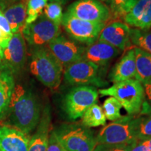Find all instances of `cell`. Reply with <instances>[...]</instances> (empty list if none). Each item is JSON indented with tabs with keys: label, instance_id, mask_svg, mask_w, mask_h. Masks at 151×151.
<instances>
[{
	"label": "cell",
	"instance_id": "cell-24",
	"mask_svg": "<svg viewBox=\"0 0 151 151\" xmlns=\"http://www.w3.org/2000/svg\"><path fill=\"white\" fill-rule=\"evenodd\" d=\"M48 0H28L27 1V17L25 24H31L43 14Z\"/></svg>",
	"mask_w": 151,
	"mask_h": 151
},
{
	"label": "cell",
	"instance_id": "cell-35",
	"mask_svg": "<svg viewBox=\"0 0 151 151\" xmlns=\"http://www.w3.org/2000/svg\"><path fill=\"white\" fill-rule=\"evenodd\" d=\"M19 1H20V0H0V9L3 11L4 9L8 7L9 6Z\"/></svg>",
	"mask_w": 151,
	"mask_h": 151
},
{
	"label": "cell",
	"instance_id": "cell-4",
	"mask_svg": "<svg viewBox=\"0 0 151 151\" xmlns=\"http://www.w3.org/2000/svg\"><path fill=\"white\" fill-rule=\"evenodd\" d=\"M140 114L122 116L105 125L96 137L97 144H132L137 141V129Z\"/></svg>",
	"mask_w": 151,
	"mask_h": 151
},
{
	"label": "cell",
	"instance_id": "cell-39",
	"mask_svg": "<svg viewBox=\"0 0 151 151\" xmlns=\"http://www.w3.org/2000/svg\"><path fill=\"white\" fill-rule=\"evenodd\" d=\"M2 59H3V49L1 48V46H0V66H1Z\"/></svg>",
	"mask_w": 151,
	"mask_h": 151
},
{
	"label": "cell",
	"instance_id": "cell-2",
	"mask_svg": "<svg viewBox=\"0 0 151 151\" xmlns=\"http://www.w3.org/2000/svg\"><path fill=\"white\" fill-rule=\"evenodd\" d=\"M29 69L39 82L51 90L59 88L65 69L47 46L34 47Z\"/></svg>",
	"mask_w": 151,
	"mask_h": 151
},
{
	"label": "cell",
	"instance_id": "cell-5",
	"mask_svg": "<svg viewBox=\"0 0 151 151\" xmlns=\"http://www.w3.org/2000/svg\"><path fill=\"white\" fill-rule=\"evenodd\" d=\"M64 81L70 86H91L106 88L109 83L102 78L101 69L92 62L81 60L64 69Z\"/></svg>",
	"mask_w": 151,
	"mask_h": 151
},
{
	"label": "cell",
	"instance_id": "cell-40",
	"mask_svg": "<svg viewBox=\"0 0 151 151\" xmlns=\"http://www.w3.org/2000/svg\"><path fill=\"white\" fill-rule=\"evenodd\" d=\"M99 1L104 4H109V5L111 4L112 0H99Z\"/></svg>",
	"mask_w": 151,
	"mask_h": 151
},
{
	"label": "cell",
	"instance_id": "cell-37",
	"mask_svg": "<svg viewBox=\"0 0 151 151\" xmlns=\"http://www.w3.org/2000/svg\"><path fill=\"white\" fill-rule=\"evenodd\" d=\"M6 73V71L0 70V86H1V83H3L4 79L5 78Z\"/></svg>",
	"mask_w": 151,
	"mask_h": 151
},
{
	"label": "cell",
	"instance_id": "cell-28",
	"mask_svg": "<svg viewBox=\"0 0 151 151\" xmlns=\"http://www.w3.org/2000/svg\"><path fill=\"white\" fill-rule=\"evenodd\" d=\"M128 0H112L109 4V10L111 13V21L116 20H122V18L125 15L124 13V7Z\"/></svg>",
	"mask_w": 151,
	"mask_h": 151
},
{
	"label": "cell",
	"instance_id": "cell-12",
	"mask_svg": "<svg viewBox=\"0 0 151 151\" xmlns=\"http://www.w3.org/2000/svg\"><path fill=\"white\" fill-rule=\"evenodd\" d=\"M130 27L122 20L111 21L106 24L97 41H104L121 51L133 48L129 39Z\"/></svg>",
	"mask_w": 151,
	"mask_h": 151
},
{
	"label": "cell",
	"instance_id": "cell-22",
	"mask_svg": "<svg viewBox=\"0 0 151 151\" xmlns=\"http://www.w3.org/2000/svg\"><path fill=\"white\" fill-rule=\"evenodd\" d=\"M81 124L87 128L105 126L106 118L102 108L97 104L90 106L81 117Z\"/></svg>",
	"mask_w": 151,
	"mask_h": 151
},
{
	"label": "cell",
	"instance_id": "cell-16",
	"mask_svg": "<svg viewBox=\"0 0 151 151\" xmlns=\"http://www.w3.org/2000/svg\"><path fill=\"white\" fill-rule=\"evenodd\" d=\"M51 131L50 109L49 106H46L41 113L40 120L35 134L29 139L28 151H47L49 136Z\"/></svg>",
	"mask_w": 151,
	"mask_h": 151
},
{
	"label": "cell",
	"instance_id": "cell-31",
	"mask_svg": "<svg viewBox=\"0 0 151 151\" xmlns=\"http://www.w3.org/2000/svg\"><path fill=\"white\" fill-rule=\"evenodd\" d=\"M97 145V139L92 134L83 141L77 151H93Z\"/></svg>",
	"mask_w": 151,
	"mask_h": 151
},
{
	"label": "cell",
	"instance_id": "cell-10",
	"mask_svg": "<svg viewBox=\"0 0 151 151\" xmlns=\"http://www.w3.org/2000/svg\"><path fill=\"white\" fill-rule=\"evenodd\" d=\"M67 12L81 20L97 23L110 22L109 8L99 0H76L67 8Z\"/></svg>",
	"mask_w": 151,
	"mask_h": 151
},
{
	"label": "cell",
	"instance_id": "cell-19",
	"mask_svg": "<svg viewBox=\"0 0 151 151\" xmlns=\"http://www.w3.org/2000/svg\"><path fill=\"white\" fill-rule=\"evenodd\" d=\"M2 11L10 25L13 35L21 32L27 17V2L22 1H17L9 6Z\"/></svg>",
	"mask_w": 151,
	"mask_h": 151
},
{
	"label": "cell",
	"instance_id": "cell-21",
	"mask_svg": "<svg viewBox=\"0 0 151 151\" xmlns=\"http://www.w3.org/2000/svg\"><path fill=\"white\" fill-rule=\"evenodd\" d=\"M14 87V76L6 71L3 83L0 86V120L5 118L8 114L11 97Z\"/></svg>",
	"mask_w": 151,
	"mask_h": 151
},
{
	"label": "cell",
	"instance_id": "cell-15",
	"mask_svg": "<svg viewBox=\"0 0 151 151\" xmlns=\"http://www.w3.org/2000/svg\"><path fill=\"white\" fill-rule=\"evenodd\" d=\"M29 135L9 124L0 125V149L3 151H28Z\"/></svg>",
	"mask_w": 151,
	"mask_h": 151
},
{
	"label": "cell",
	"instance_id": "cell-13",
	"mask_svg": "<svg viewBox=\"0 0 151 151\" xmlns=\"http://www.w3.org/2000/svg\"><path fill=\"white\" fill-rule=\"evenodd\" d=\"M54 132L66 151H77L83 141L92 134L89 128L76 123L63 124Z\"/></svg>",
	"mask_w": 151,
	"mask_h": 151
},
{
	"label": "cell",
	"instance_id": "cell-6",
	"mask_svg": "<svg viewBox=\"0 0 151 151\" xmlns=\"http://www.w3.org/2000/svg\"><path fill=\"white\" fill-rule=\"evenodd\" d=\"M99 92L91 86H74L64 97L62 107L68 118L71 120L81 118L86 111L96 104Z\"/></svg>",
	"mask_w": 151,
	"mask_h": 151
},
{
	"label": "cell",
	"instance_id": "cell-30",
	"mask_svg": "<svg viewBox=\"0 0 151 151\" xmlns=\"http://www.w3.org/2000/svg\"><path fill=\"white\" fill-rule=\"evenodd\" d=\"M47 151H66L62 145L58 140L54 130L51 131L49 136L48 145Z\"/></svg>",
	"mask_w": 151,
	"mask_h": 151
},
{
	"label": "cell",
	"instance_id": "cell-26",
	"mask_svg": "<svg viewBox=\"0 0 151 151\" xmlns=\"http://www.w3.org/2000/svg\"><path fill=\"white\" fill-rule=\"evenodd\" d=\"M151 138V113L146 116L140 115L137 129V141H146Z\"/></svg>",
	"mask_w": 151,
	"mask_h": 151
},
{
	"label": "cell",
	"instance_id": "cell-3",
	"mask_svg": "<svg viewBox=\"0 0 151 151\" xmlns=\"http://www.w3.org/2000/svg\"><path fill=\"white\" fill-rule=\"evenodd\" d=\"M98 92L101 96L116 98L129 116L141 114L146 103L143 84L136 78L116 83L109 88L99 89Z\"/></svg>",
	"mask_w": 151,
	"mask_h": 151
},
{
	"label": "cell",
	"instance_id": "cell-17",
	"mask_svg": "<svg viewBox=\"0 0 151 151\" xmlns=\"http://www.w3.org/2000/svg\"><path fill=\"white\" fill-rule=\"evenodd\" d=\"M122 22L132 28H151V0H139L122 18Z\"/></svg>",
	"mask_w": 151,
	"mask_h": 151
},
{
	"label": "cell",
	"instance_id": "cell-18",
	"mask_svg": "<svg viewBox=\"0 0 151 151\" xmlns=\"http://www.w3.org/2000/svg\"><path fill=\"white\" fill-rule=\"evenodd\" d=\"M136 63L134 47L126 50L119 61L113 66L109 74V78L113 83L135 78Z\"/></svg>",
	"mask_w": 151,
	"mask_h": 151
},
{
	"label": "cell",
	"instance_id": "cell-9",
	"mask_svg": "<svg viewBox=\"0 0 151 151\" xmlns=\"http://www.w3.org/2000/svg\"><path fill=\"white\" fill-rule=\"evenodd\" d=\"M27 62V48L21 32L14 34L8 46L3 50L0 70L18 75L24 69Z\"/></svg>",
	"mask_w": 151,
	"mask_h": 151
},
{
	"label": "cell",
	"instance_id": "cell-29",
	"mask_svg": "<svg viewBox=\"0 0 151 151\" xmlns=\"http://www.w3.org/2000/svg\"><path fill=\"white\" fill-rule=\"evenodd\" d=\"M131 144H97L93 151H129Z\"/></svg>",
	"mask_w": 151,
	"mask_h": 151
},
{
	"label": "cell",
	"instance_id": "cell-7",
	"mask_svg": "<svg viewBox=\"0 0 151 151\" xmlns=\"http://www.w3.org/2000/svg\"><path fill=\"white\" fill-rule=\"evenodd\" d=\"M62 25L70 39L88 46L96 42L106 24L92 22L71 16L67 11L63 14Z\"/></svg>",
	"mask_w": 151,
	"mask_h": 151
},
{
	"label": "cell",
	"instance_id": "cell-25",
	"mask_svg": "<svg viewBox=\"0 0 151 151\" xmlns=\"http://www.w3.org/2000/svg\"><path fill=\"white\" fill-rule=\"evenodd\" d=\"M122 106L116 98L109 97L103 104V111L106 118L111 121H115L122 117Z\"/></svg>",
	"mask_w": 151,
	"mask_h": 151
},
{
	"label": "cell",
	"instance_id": "cell-8",
	"mask_svg": "<svg viewBox=\"0 0 151 151\" xmlns=\"http://www.w3.org/2000/svg\"><path fill=\"white\" fill-rule=\"evenodd\" d=\"M21 34L29 46L37 47L46 46L62 32L60 25L50 21L43 14L32 23L24 24Z\"/></svg>",
	"mask_w": 151,
	"mask_h": 151
},
{
	"label": "cell",
	"instance_id": "cell-1",
	"mask_svg": "<svg viewBox=\"0 0 151 151\" xmlns=\"http://www.w3.org/2000/svg\"><path fill=\"white\" fill-rule=\"evenodd\" d=\"M41 113V104L33 90L15 85L7 114L9 125L29 135L37 128Z\"/></svg>",
	"mask_w": 151,
	"mask_h": 151
},
{
	"label": "cell",
	"instance_id": "cell-32",
	"mask_svg": "<svg viewBox=\"0 0 151 151\" xmlns=\"http://www.w3.org/2000/svg\"><path fill=\"white\" fill-rule=\"evenodd\" d=\"M0 29L3 30L5 32L10 34V35H13L12 32H11L10 25H9L6 18L4 16L3 11L1 9H0Z\"/></svg>",
	"mask_w": 151,
	"mask_h": 151
},
{
	"label": "cell",
	"instance_id": "cell-20",
	"mask_svg": "<svg viewBox=\"0 0 151 151\" xmlns=\"http://www.w3.org/2000/svg\"><path fill=\"white\" fill-rule=\"evenodd\" d=\"M135 54V78L143 84L151 80V54L134 47Z\"/></svg>",
	"mask_w": 151,
	"mask_h": 151
},
{
	"label": "cell",
	"instance_id": "cell-36",
	"mask_svg": "<svg viewBox=\"0 0 151 151\" xmlns=\"http://www.w3.org/2000/svg\"><path fill=\"white\" fill-rule=\"evenodd\" d=\"M139 1V0H128L125 5V7H124V13H125V14L129 12L132 7L136 4V3Z\"/></svg>",
	"mask_w": 151,
	"mask_h": 151
},
{
	"label": "cell",
	"instance_id": "cell-14",
	"mask_svg": "<svg viewBox=\"0 0 151 151\" xmlns=\"http://www.w3.org/2000/svg\"><path fill=\"white\" fill-rule=\"evenodd\" d=\"M122 51L104 41L96 42L86 47L83 59L92 62L99 68L106 67Z\"/></svg>",
	"mask_w": 151,
	"mask_h": 151
},
{
	"label": "cell",
	"instance_id": "cell-23",
	"mask_svg": "<svg viewBox=\"0 0 151 151\" xmlns=\"http://www.w3.org/2000/svg\"><path fill=\"white\" fill-rule=\"evenodd\" d=\"M129 39L134 47L139 48L151 54V28L140 29L130 28Z\"/></svg>",
	"mask_w": 151,
	"mask_h": 151
},
{
	"label": "cell",
	"instance_id": "cell-27",
	"mask_svg": "<svg viewBox=\"0 0 151 151\" xmlns=\"http://www.w3.org/2000/svg\"><path fill=\"white\" fill-rule=\"evenodd\" d=\"M43 14L48 20L54 22L55 24L61 25L64 14L62 12L61 4L55 1L47 4L46 6L43 10Z\"/></svg>",
	"mask_w": 151,
	"mask_h": 151
},
{
	"label": "cell",
	"instance_id": "cell-38",
	"mask_svg": "<svg viewBox=\"0 0 151 151\" xmlns=\"http://www.w3.org/2000/svg\"><path fill=\"white\" fill-rule=\"evenodd\" d=\"M50 1V2H52V1H55V2H58L60 4H65L66 1H67V0H49Z\"/></svg>",
	"mask_w": 151,
	"mask_h": 151
},
{
	"label": "cell",
	"instance_id": "cell-11",
	"mask_svg": "<svg viewBox=\"0 0 151 151\" xmlns=\"http://www.w3.org/2000/svg\"><path fill=\"white\" fill-rule=\"evenodd\" d=\"M47 46L64 67L83 60L86 46L60 35L50 41Z\"/></svg>",
	"mask_w": 151,
	"mask_h": 151
},
{
	"label": "cell",
	"instance_id": "cell-34",
	"mask_svg": "<svg viewBox=\"0 0 151 151\" xmlns=\"http://www.w3.org/2000/svg\"><path fill=\"white\" fill-rule=\"evenodd\" d=\"M143 88H144L146 99L148 101L149 106L151 108V80L143 83Z\"/></svg>",
	"mask_w": 151,
	"mask_h": 151
},
{
	"label": "cell",
	"instance_id": "cell-33",
	"mask_svg": "<svg viewBox=\"0 0 151 151\" xmlns=\"http://www.w3.org/2000/svg\"><path fill=\"white\" fill-rule=\"evenodd\" d=\"M13 35H10L3 30L0 29V46L3 49V50L8 46L9 41H10Z\"/></svg>",
	"mask_w": 151,
	"mask_h": 151
},
{
	"label": "cell",
	"instance_id": "cell-42",
	"mask_svg": "<svg viewBox=\"0 0 151 151\" xmlns=\"http://www.w3.org/2000/svg\"><path fill=\"white\" fill-rule=\"evenodd\" d=\"M0 151H3L2 150H1V149H0Z\"/></svg>",
	"mask_w": 151,
	"mask_h": 151
},
{
	"label": "cell",
	"instance_id": "cell-41",
	"mask_svg": "<svg viewBox=\"0 0 151 151\" xmlns=\"http://www.w3.org/2000/svg\"><path fill=\"white\" fill-rule=\"evenodd\" d=\"M20 1H25V2H27L28 0H20Z\"/></svg>",
	"mask_w": 151,
	"mask_h": 151
}]
</instances>
